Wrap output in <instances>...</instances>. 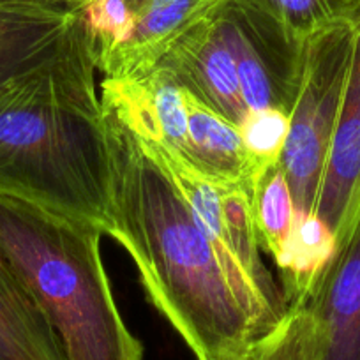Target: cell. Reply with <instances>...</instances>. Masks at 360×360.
<instances>
[{"label":"cell","mask_w":360,"mask_h":360,"mask_svg":"<svg viewBox=\"0 0 360 360\" xmlns=\"http://www.w3.org/2000/svg\"><path fill=\"white\" fill-rule=\"evenodd\" d=\"M103 106V105H101ZM112 165V231L155 309L196 360H240L259 338L212 244L140 138L103 108Z\"/></svg>","instance_id":"6da1fadb"},{"label":"cell","mask_w":360,"mask_h":360,"mask_svg":"<svg viewBox=\"0 0 360 360\" xmlns=\"http://www.w3.org/2000/svg\"><path fill=\"white\" fill-rule=\"evenodd\" d=\"M96 71L79 27L57 57L0 86V193L110 235L112 165Z\"/></svg>","instance_id":"7a4b0ae2"},{"label":"cell","mask_w":360,"mask_h":360,"mask_svg":"<svg viewBox=\"0 0 360 360\" xmlns=\"http://www.w3.org/2000/svg\"><path fill=\"white\" fill-rule=\"evenodd\" d=\"M92 224L0 193V252L29 286L68 360H141Z\"/></svg>","instance_id":"3957f363"},{"label":"cell","mask_w":360,"mask_h":360,"mask_svg":"<svg viewBox=\"0 0 360 360\" xmlns=\"http://www.w3.org/2000/svg\"><path fill=\"white\" fill-rule=\"evenodd\" d=\"M141 143L188 202L219 258L231 290L262 338L281 321L286 304L262 258L252 195L242 186L210 179L189 159L165 145L145 140Z\"/></svg>","instance_id":"277c9868"},{"label":"cell","mask_w":360,"mask_h":360,"mask_svg":"<svg viewBox=\"0 0 360 360\" xmlns=\"http://www.w3.org/2000/svg\"><path fill=\"white\" fill-rule=\"evenodd\" d=\"M353 57L352 16L307 41L302 85L290 113L281 168L300 214H316Z\"/></svg>","instance_id":"5b68a950"},{"label":"cell","mask_w":360,"mask_h":360,"mask_svg":"<svg viewBox=\"0 0 360 360\" xmlns=\"http://www.w3.org/2000/svg\"><path fill=\"white\" fill-rule=\"evenodd\" d=\"M223 0H82L78 18L105 79H136L158 68Z\"/></svg>","instance_id":"8992f818"},{"label":"cell","mask_w":360,"mask_h":360,"mask_svg":"<svg viewBox=\"0 0 360 360\" xmlns=\"http://www.w3.org/2000/svg\"><path fill=\"white\" fill-rule=\"evenodd\" d=\"M221 15L249 112L276 108L290 115L302 85L307 41L242 0H223Z\"/></svg>","instance_id":"52a82bcc"},{"label":"cell","mask_w":360,"mask_h":360,"mask_svg":"<svg viewBox=\"0 0 360 360\" xmlns=\"http://www.w3.org/2000/svg\"><path fill=\"white\" fill-rule=\"evenodd\" d=\"M352 25V68L316 203V216L334 235L335 249L348 240L360 217V4Z\"/></svg>","instance_id":"ba28073f"},{"label":"cell","mask_w":360,"mask_h":360,"mask_svg":"<svg viewBox=\"0 0 360 360\" xmlns=\"http://www.w3.org/2000/svg\"><path fill=\"white\" fill-rule=\"evenodd\" d=\"M161 64L168 65L200 101L240 127L249 110L242 96L221 4L193 27Z\"/></svg>","instance_id":"9c48e42d"},{"label":"cell","mask_w":360,"mask_h":360,"mask_svg":"<svg viewBox=\"0 0 360 360\" xmlns=\"http://www.w3.org/2000/svg\"><path fill=\"white\" fill-rule=\"evenodd\" d=\"M78 8L53 0H0V86L57 57L79 32Z\"/></svg>","instance_id":"30bf717a"},{"label":"cell","mask_w":360,"mask_h":360,"mask_svg":"<svg viewBox=\"0 0 360 360\" xmlns=\"http://www.w3.org/2000/svg\"><path fill=\"white\" fill-rule=\"evenodd\" d=\"M306 306L321 328L323 360H360V217Z\"/></svg>","instance_id":"8fae6325"},{"label":"cell","mask_w":360,"mask_h":360,"mask_svg":"<svg viewBox=\"0 0 360 360\" xmlns=\"http://www.w3.org/2000/svg\"><path fill=\"white\" fill-rule=\"evenodd\" d=\"M188 159L207 176L242 186L255 198L262 179L235 124L188 90Z\"/></svg>","instance_id":"7c38bea8"},{"label":"cell","mask_w":360,"mask_h":360,"mask_svg":"<svg viewBox=\"0 0 360 360\" xmlns=\"http://www.w3.org/2000/svg\"><path fill=\"white\" fill-rule=\"evenodd\" d=\"M0 360H68L43 307L2 252Z\"/></svg>","instance_id":"4fadbf2b"},{"label":"cell","mask_w":360,"mask_h":360,"mask_svg":"<svg viewBox=\"0 0 360 360\" xmlns=\"http://www.w3.org/2000/svg\"><path fill=\"white\" fill-rule=\"evenodd\" d=\"M335 252V238L316 214H295L288 238L274 259L286 309L306 304Z\"/></svg>","instance_id":"5bb4252c"},{"label":"cell","mask_w":360,"mask_h":360,"mask_svg":"<svg viewBox=\"0 0 360 360\" xmlns=\"http://www.w3.org/2000/svg\"><path fill=\"white\" fill-rule=\"evenodd\" d=\"M240 360H323V335L306 304L286 309L278 325L256 339Z\"/></svg>","instance_id":"9a60e30c"},{"label":"cell","mask_w":360,"mask_h":360,"mask_svg":"<svg viewBox=\"0 0 360 360\" xmlns=\"http://www.w3.org/2000/svg\"><path fill=\"white\" fill-rule=\"evenodd\" d=\"M278 22L299 41H309L328 27L349 18L360 0H242Z\"/></svg>","instance_id":"2e32d148"},{"label":"cell","mask_w":360,"mask_h":360,"mask_svg":"<svg viewBox=\"0 0 360 360\" xmlns=\"http://www.w3.org/2000/svg\"><path fill=\"white\" fill-rule=\"evenodd\" d=\"M295 214L288 182L281 168L276 166L263 176L255 195V224L259 248L272 259L281 252Z\"/></svg>","instance_id":"e0dca14e"},{"label":"cell","mask_w":360,"mask_h":360,"mask_svg":"<svg viewBox=\"0 0 360 360\" xmlns=\"http://www.w3.org/2000/svg\"><path fill=\"white\" fill-rule=\"evenodd\" d=\"M288 127L290 115L276 108L249 112L238 127L245 150L259 179H263L272 168L279 166L288 136Z\"/></svg>","instance_id":"ac0fdd59"},{"label":"cell","mask_w":360,"mask_h":360,"mask_svg":"<svg viewBox=\"0 0 360 360\" xmlns=\"http://www.w3.org/2000/svg\"><path fill=\"white\" fill-rule=\"evenodd\" d=\"M53 2H62V4H71V6H75V8H79V4H82V0H53Z\"/></svg>","instance_id":"d6986e66"}]
</instances>
